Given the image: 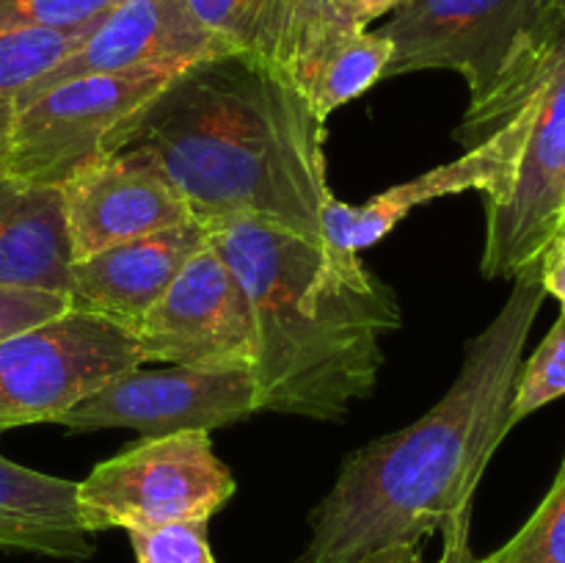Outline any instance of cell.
<instances>
[{"label":"cell","instance_id":"obj_1","mask_svg":"<svg viewBox=\"0 0 565 563\" xmlns=\"http://www.w3.org/2000/svg\"><path fill=\"white\" fill-rule=\"evenodd\" d=\"M539 263L513 276L500 312L467 342L461 370L434 408L342 461L309 513L298 563H353L395 544H423L472 519L475 491L508 431L513 386L544 304Z\"/></svg>","mask_w":565,"mask_h":563},{"label":"cell","instance_id":"obj_2","mask_svg":"<svg viewBox=\"0 0 565 563\" xmlns=\"http://www.w3.org/2000/svg\"><path fill=\"white\" fill-rule=\"evenodd\" d=\"M323 127L285 75L224 53L171 77L125 147L158 160L199 224L257 219L323 241Z\"/></svg>","mask_w":565,"mask_h":563},{"label":"cell","instance_id":"obj_3","mask_svg":"<svg viewBox=\"0 0 565 563\" xmlns=\"http://www.w3.org/2000/svg\"><path fill=\"white\" fill-rule=\"evenodd\" d=\"M207 237L252 304L259 412L340 423L373 395L397 298L359 254L257 219H226Z\"/></svg>","mask_w":565,"mask_h":563},{"label":"cell","instance_id":"obj_4","mask_svg":"<svg viewBox=\"0 0 565 563\" xmlns=\"http://www.w3.org/2000/svg\"><path fill=\"white\" fill-rule=\"evenodd\" d=\"M500 127L511 130L516 160L505 196L483 208L486 279H513L539 263L565 221V17L489 110L461 119L456 138L472 149Z\"/></svg>","mask_w":565,"mask_h":563},{"label":"cell","instance_id":"obj_5","mask_svg":"<svg viewBox=\"0 0 565 563\" xmlns=\"http://www.w3.org/2000/svg\"><path fill=\"white\" fill-rule=\"evenodd\" d=\"M565 14L552 0H403L379 28L390 77L450 70L467 81L463 119L489 110L519 81Z\"/></svg>","mask_w":565,"mask_h":563},{"label":"cell","instance_id":"obj_6","mask_svg":"<svg viewBox=\"0 0 565 563\" xmlns=\"http://www.w3.org/2000/svg\"><path fill=\"white\" fill-rule=\"evenodd\" d=\"M180 72L81 75L28 94L0 149V174L64 188L86 166L125 149L132 130Z\"/></svg>","mask_w":565,"mask_h":563},{"label":"cell","instance_id":"obj_7","mask_svg":"<svg viewBox=\"0 0 565 563\" xmlns=\"http://www.w3.org/2000/svg\"><path fill=\"white\" fill-rule=\"evenodd\" d=\"M210 431L141 436L77 480L81 519L92 533L210 522L235 495Z\"/></svg>","mask_w":565,"mask_h":563},{"label":"cell","instance_id":"obj_8","mask_svg":"<svg viewBox=\"0 0 565 563\" xmlns=\"http://www.w3.org/2000/svg\"><path fill=\"white\" fill-rule=\"evenodd\" d=\"M143 364L132 331L77 312L0 340V434L58 423L75 403Z\"/></svg>","mask_w":565,"mask_h":563},{"label":"cell","instance_id":"obj_9","mask_svg":"<svg viewBox=\"0 0 565 563\" xmlns=\"http://www.w3.org/2000/svg\"><path fill=\"white\" fill-rule=\"evenodd\" d=\"M259 414L257 384L248 368L204 370L147 364L116 375L61 414V428L88 434L99 428H132L141 436L177 431H215Z\"/></svg>","mask_w":565,"mask_h":563},{"label":"cell","instance_id":"obj_10","mask_svg":"<svg viewBox=\"0 0 565 563\" xmlns=\"http://www.w3.org/2000/svg\"><path fill=\"white\" fill-rule=\"evenodd\" d=\"M143 364L230 370L254 364L252 304L224 254L204 243L136 331Z\"/></svg>","mask_w":565,"mask_h":563},{"label":"cell","instance_id":"obj_11","mask_svg":"<svg viewBox=\"0 0 565 563\" xmlns=\"http://www.w3.org/2000/svg\"><path fill=\"white\" fill-rule=\"evenodd\" d=\"M72 263L116 243L193 221L191 208L141 147H125L86 166L64 188Z\"/></svg>","mask_w":565,"mask_h":563},{"label":"cell","instance_id":"obj_12","mask_svg":"<svg viewBox=\"0 0 565 563\" xmlns=\"http://www.w3.org/2000/svg\"><path fill=\"white\" fill-rule=\"evenodd\" d=\"M224 53L232 50L193 17L185 0H119L108 14L83 31L72 53L33 83L20 103L28 94L70 77L143 70L182 72Z\"/></svg>","mask_w":565,"mask_h":563},{"label":"cell","instance_id":"obj_13","mask_svg":"<svg viewBox=\"0 0 565 563\" xmlns=\"http://www.w3.org/2000/svg\"><path fill=\"white\" fill-rule=\"evenodd\" d=\"M392 44L342 14L334 0H298L285 77L326 125L331 114L384 81Z\"/></svg>","mask_w":565,"mask_h":563},{"label":"cell","instance_id":"obj_14","mask_svg":"<svg viewBox=\"0 0 565 563\" xmlns=\"http://www.w3.org/2000/svg\"><path fill=\"white\" fill-rule=\"evenodd\" d=\"M513 160H516V144H513L511 130L500 127L472 149H467L461 158L436 166L417 180L386 188L370 202L348 204L331 196L323 210V241L359 254L390 235L414 208L450 196V193L478 191L483 193V208H491L505 196Z\"/></svg>","mask_w":565,"mask_h":563},{"label":"cell","instance_id":"obj_15","mask_svg":"<svg viewBox=\"0 0 565 563\" xmlns=\"http://www.w3.org/2000/svg\"><path fill=\"white\" fill-rule=\"evenodd\" d=\"M207 243V226L196 219L136 241L116 243L75 259L70 268V304L136 331L160 301L182 265Z\"/></svg>","mask_w":565,"mask_h":563},{"label":"cell","instance_id":"obj_16","mask_svg":"<svg viewBox=\"0 0 565 563\" xmlns=\"http://www.w3.org/2000/svg\"><path fill=\"white\" fill-rule=\"evenodd\" d=\"M70 268L61 188L0 174V287L70 296Z\"/></svg>","mask_w":565,"mask_h":563},{"label":"cell","instance_id":"obj_17","mask_svg":"<svg viewBox=\"0 0 565 563\" xmlns=\"http://www.w3.org/2000/svg\"><path fill=\"white\" fill-rule=\"evenodd\" d=\"M0 550L83 563L97 533L83 524L77 480L36 472L0 456Z\"/></svg>","mask_w":565,"mask_h":563},{"label":"cell","instance_id":"obj_18","mask_svg":"<svg viewBox=\"0 0 565 563\" xmlns=\"http://www.w3.org/2000/svg\"><path fill=\"white\" fill-rule=\"evenodd\" d=\"M199 22L232 53L285 75L298 0H185Z\"/></svg>","mask_w":565,"mask_h":563},{"label":"cell","instance_id":"obj_19","mask_svg":"<svg viewBox=\"0 0 565 563\" xmlns=\"http://www.w3.org/2000/svg\"><path fill=\"white\" fill-rule=\"evenodd\" d=\"M83 31H0V149L22 94L61 64L81 42Z\"/></svg>","mask_w":565,"mask_h":563},{"label":"cell","instance_id":"obj_20","mask_svg":"<svg viewBox=\"0 0 565 563\" xmlns=\"http://www.w3.org/2000/svg\"><path fill=\"white\" fill-rule=\"evenodd\" d=\"M483 563H565V456L533 517Z\"/></svg>","mask_w":565,"mask_h":563},{"label":"cell","instance_id":"obj_21","mask_svg":"<svg viewBox=\"0 0 565 563\" xmlns=\"http://www.w3.org/2000/svg\"><path fill=\"white\" fill-rule=\"evenodd\" d=\"M557 397H565V315L555 320L550 334L541 340L533 357L522 362L513 386L511 412H508V431L516 428L522 419L550 406Z\"/></svg>","mask_w":565,"mask_h":563},{"label":"cell","instance_id":"obj_22","mask_svg":"<svg viewBox=\"0 0 565 563\" xmlns=\"http://www.w3.org/2000/svg\"><path fill=\"white\" fill-rule=\"evenodd\" d=\"M119 0H0V31H86Z\"/></svg>","mask_w":565,"mask_h":563},{"label":"cell","instance_id":"obj_23","mask_svg":"<svg viewBox=\"0 0 565 563\" xmlns=\"http://www.w3.org/2000/svg\"><path fill=\"white\" fill-rule=\"evenodd\" d=\"M210 522H177L152 530H130L138 563H218L207 535Z\"/></svg>","mask_w":565,"mask_h":563},{"label":"cell","instance_id":"obj_24","mask_svg":"<svg viewBox=\"0 0 565 563\" xmlns=\"http://www.w3.org/2000/svg\"><path fill=\"white\" fill-rule=\"evenodd\" d=\"M72 309L70 296L44 290H6L0 287V340L42 326Z\"/></svg>","mask_w":565,"mask_h":563},{"label":"cell","instance_id":"obj_25","mask_svg":"<svg viewBox=\"0 0 565 563\" xmlns=\"http://www.w3.org/2000/svg\"><path fill=\"white\" fill-rule=\"evenodd\" d=\"M539 276L546 296L557 298L565 315V221L544 246L539 257Z\"/></svg>","mask_w":565,"mask_h":563},{"label":"cell","instance_id":"obj_26","mask_svg":"<svg viewBox=\"0 0 565 563\" xmlns=\"http://www.w3.org/2000/svg\"><path fill=\"white\" fill-rule=\"evenodd\" d=\"M469 522H458L452 528H447L441 533V541H445V550H441L439 563H483V557H478L469 546Z\"/></svg>","mask_w":565,"mask_h":563},{"label":"cell","instance_id":"obj_27","mask_svg":"<svg viewBox=\"0 0 565 563\" xmlns=\"http://www.w3.org/2000/svg\"><path fill=\"white\" fill-rule=\"evenodd\" d=\"M401 3L403 0H334V6L342 14H348L353 22L364 28H370V22H375L379 17L392 14Z\"/></svg>","mask_w":565,"mask_h":563},{"label":"cell","instance_id":"obj_28","mask_svg":"<svg viewBox=\"0 0 565 563\" xmlns=\"http://www.w3.org/2000/svg\"><path fill=\"white\" fill-rule=\"evenodd\" d=\"M353 563H430V561H425L423 546L419 544H395V546H386V550L370 552V555L359 557V561Z\"/></svg>","mask_w":565,"mask_h":563},{"label":"cell","instance_id":"obj_29","mask_svg":"<svg viewBox=\"0 0 565 563\" xmlns=\"http://www.w3.org/2000/svg\"><path fill=\"white\" fill-rule=\"evenodd\" d=\"M552 3H555V9L561 11V14H565V0H552Z\"/></svg>","mask_w":565,"mask_h":563}]
</instances>
